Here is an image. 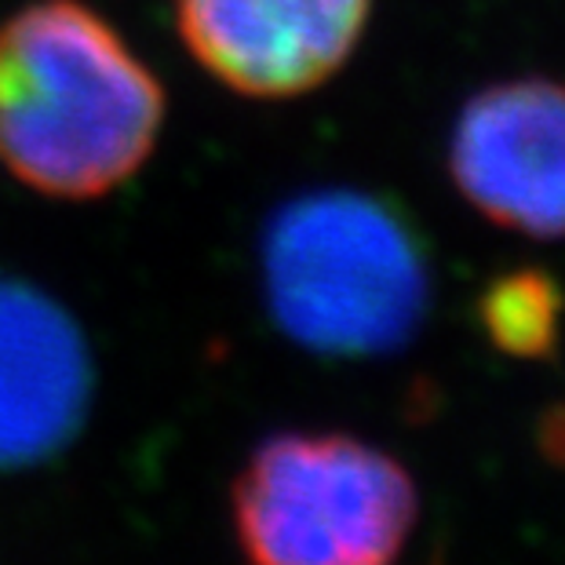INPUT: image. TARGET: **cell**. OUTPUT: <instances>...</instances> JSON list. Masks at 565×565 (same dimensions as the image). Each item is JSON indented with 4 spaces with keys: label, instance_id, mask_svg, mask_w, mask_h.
Segmentation results:
<instances>
[{
    "label": "cell",
    "instance_id": "8",
    "mask_svg": "<svg viewBox=\"0 0 565 565\" xmlns=\"http://www.w3.org/2000/svg\"><path fill=\"white\" fill-rule=\"evenodd\" d=\"M544 452L551 460H562L565 463V408L547 416V427H544Z\"/></svg>",
    "mask_w": 565,
    "mask_h": 565
},
{
    "label": "cell",
    "instance_id": "1",
    "mask_svg": "<svg viewBox=\"0 0 565 565\" xmlns=\"http://www.w3.org/2000/svg\"><path fill=\"white\" fill-rule=\"evenodd\" d=\"M164 121L158 77L81 0L0 26V161L47 198H103L136 175Z\"/></svg>",
    "mask_w": 565,
    "mask_h": 565
},
{
    "label": "cell",
    "instance_id": "5",
    "mask_svg": "<svg viewBox=\"0 0 565 565\" xmlns=\"http://www.w3.org/2000/svg\"><path fill=\"white\" fill-rule=\"evenodd\" d=\"M372 0H175L190 55L226 88L288 99L329 81L369 26Z\"/></svg>",
    "mask_w": 565,
    "mask_h": 565
},
{
    "label": "cell",
    "instance_id": "2",
    "mask_svg": "<svg viewBox=\"0 0 565 565\" xmlns=\"http://www.w3.org/2000/svg\"><path fill=\"white\" fill-rule=\"evenodd\" d=\"M263 303L285 340L321 358L402 351L430 310V256L416 220L369 190H310L259 237Z\"/></svg>",
    "mask_w": 565,
    "mask_h": 565
},
{
    "label": "cell",
    "instance_id": "6",
    "mask_svg": "<svg viewBox=\"0 0 565 565\" xmlns=\"http://www.w3.org/2000/svg\"><path fill=\"white\" fill-rule=\"evenodd\" d=\"M95 362L74 315L22 278H0V471L63 456L88 424Z\"/></svg>",
    "mask_w": 565,
    "mask_h": 565
},
{
    "label": "cell",
    "instance_id": "7",
    "mask_svg": "<svg viewBox=\"0 0 565 565\" xmlns=\"http://www.w3.org/2000/svg\"><path fill=\"white\" fill-rule=\"evenodd\" d=\"M562 288L544 270H511L478 299L482 329L511 358H551L562 340Z\"/></svg>",
    "mask_w": 565,
    "mask_h": 565
},
{
    "label": "cell",
    "instance_id": "3",
    "mask_svg": "<svg viewBox=\"0 0 565 565\" xmlns=\"http://www.w3.org/2000/svg\"><path fill=\"white\" fill-rule=\"evenodd\" d=\"M416 514L413 475L343 430L263 438L231 486V522L248 565H394Z\"/></svg>",
    "mask_w": 565,
    "mask_h": 565
},
{
    "label": "cell",
    "instance_id": "4",
    "mask_svg": "<svg viewBox=\"0 0 565 565\" xmlns=\"http://www.w3.org/2000/svg\"><path fill=\"white\" fill-rule=\"evenodd\" d=\"M449 172L497 226L565 237V84L525 77L478 92L456 117Z\"/></svg>",
    "mask_w": 565,
    "mask_h": 565
}]
</instances>
